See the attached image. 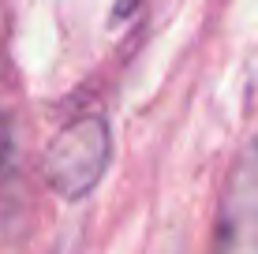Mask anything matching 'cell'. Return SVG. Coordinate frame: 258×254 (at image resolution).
<instances>
[{
  "instance_id": "obj_1",
  "label": "cell",
  "mask_w": 258,
  "mask_h": 254,
  "mask_svg": "<svg viewBox=\"0 0 258 254\" xmlns=\"http://www.w3.org/2000/svg\"><path fill=\"white\" fill-rule=\"evenodd\" d=\"M112 157V131L105 124V116L86 112L75 116L71 124L56 131V138L45 150V183L68 202H79L101 183L105 168Z\"/></svg>"
},
{
  "instance_id": "obj_2",
  "label": "cell",
  "mask_w": 258,
  "mask_h": 254,
  "mask_svg": "<svg viewBox=\"0 0 258 254\" xmlns=\"http://www.w3.org/2000/svg\"><path fill=\"white\" fill-rule=\"evenodd\" d=\"M213 254H258V138H251L228 176Z\"/></svg>"
},
{
  "instance_id": "obj_3",
  "label": "cell",
  "mask_w": 258,
  "mask_h": 254,
  "mask_svg": "<svg viewBox=\"0 0 258 254\" xmlns=\"http://www.w3.org/2000/svg\"><path fill=\"white\" fill-rule=\"evenodd\" d=\"M139 4H142V0H116V8H112V15H116V19H127V15L135 12Z\"/></svg>"
},
{
  "instance_id": "obj_4",
  "label": "cell",
  "mask_w": 258,
  "mask_h": 254,
  "mask_svg": "<svg viewBox=\"0 0 258 254\" xmlns=\"http://www.w3.org/2000/svg\"><path fill=\"white\" fill-rule=\"evenodd\" d=\"M8 146H12V138H8V127L0 124V164H4V157H8Z\"/></svg>"
}]
</instances>
